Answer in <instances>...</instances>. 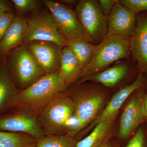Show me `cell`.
<instances>
[{
  "label": "cell",
  "instance_id": "obj_1",
  "mask_svg": "<svg viewBox=\"0 0 147 147\" xmlns=\"http://www.w3.org/2000/svg\"><path fill=\"white\" fill-rule=\"evenodd\" d=\"M66 88L59 70L45 74L28 87L19 90L16 109L26 110L36 115Z\"/></svg>",
  "mask_w": 147,
  "mask_h": 147
},
{
  "label": "cell",
  "instance_id": "obj_2",
  "mask_svg": "<svg viewBox=\"0 0 147 147\" xmlns=\"http://www.w3.org/2000/svg\"><path fill=\"white\" fill-rule=\"evenodd\" d=\"M129 38L125 36L114 35L105 37L96 48L91 61L82 70L78 83L106 69L111 64L131 55Z\"/></svg>",
  "mask_w": 147,
  "mask_h": 147
},
{
  "label": "cell",
  "instance_id": "obj_3",
  "mask_svg": "<svg viewBox=\"0 0 147 147\" xmlns=\"http://www.w3.org/2000/svg\"><path fill=\"white\" fill-rule=\"evenodd\" d=\"M5 59L13 82L20 90L28 87L45 74L26 44L22 43L11 50L6 55Z\"/></svg>",
  "mask_w": 147,
  "mask_h": 147
},
{
  "label": "cell",
  "instance_id": "obj_4",
  "mask_svg": "<svg viewBox=\"0 0 147 147\" xmlns=\"http://www.w3.org/2000/svg\"><path fill=\"white\" fill-rule=\"evenodd\" d=\"M74 114L73 100L62 93L47 104L38 114V120L45 135H59Z\"/></svg>",
  "mask_w": 147,
  "mask_h": 147
},
{
  "label": "cell",
  "instance_id": "obj_5",
  "mask_svg": "<svg viewBox=\"0 0 147 147\" xmlns=\"http://www.w3.org/2000/svg\"><path fill=\"white\" fill-rule=\"evenodd\" d=\"M69 96L74 105V114L85 127L97 117L105 101V92L98 86H81L73 89Z\"/></svg>",
  "mask_w": 147,
  "mask_h": 147
},
{
  "label": "cell",
  "instance_id": "obj_6",
  "mask_svg": "<svg viewBox=\"0 0 147 147\" xmlns=\"http://www.w3.org/2000/svg\"><path fill=\"white\" fill-rule=\"evenodd\" d=\"M28 29L23 44L34 41L53 42L62 47L67 46L50 11L38 9L28 18Z\"/></svg>",
  "mask_w": 147,
  "mask_h": 147
},
{
  "label": "cell",
  "instance_id": "obj_7",
  "mask_svg": "<svg viewBox=\"0 0 147 147\" xmlns=\"http://www.w3.org/2000/svg\"><path fill=\"white\" fill-rule=\"evenodd\" d=\"M76 16L92 43L97 45L105 38L107 32V18L98 1L80 0L76 4Z\"/></svg>",
  "mask_w": 147,
  "mask_h": 147
},
{
  "label": "cell",
  "instance_id": "obj_8",
  "mask_svg": "<svg viewBox=\"0 0 147 147\" xmlns=\"http://www.w3.org/2000/svg\"><path fill=\"white\" fill-rule=\"evenodd\" d=\"M42 2L49 9L59 31L65 40L69 37L80 38L92 43L90 37L79 23L75 11L58 2L50 0Z\"/></svg>",
  "mask_w": 147,
  "mask_h": 147
},
{
  "label": "cell",
  "instance_id": "obj_9",
  "mask_svg": "<svg viewBox=\"0 0 147 147\" xmlns=\"http://www.w3.org/2000/svg\"><path fill=\"white\" fill-rule=\"evenodd\" d=\"M0 116V131L25 133L38 140L45 135L36 115L21 109Z\"/></svg>",
  "mask_w": 147,
  "mask_h": 147
},
{
  "label": "cell",
  "instance_id": "obj_10",
  "mask_svg": "<svg viewBox=\"0 0 147 147\" xmlns=\"http://www.w3.org/2000/svg\"><path fill=\"white\" fill-rule=\"evenodd\" d=\"M147 87L137 90L132 94L122 113L120 121L119 137L121 139L129 137L147 121L144 113V104Z\"/></svg>",
  "mask_w": 147,
  "mask_h": 147
},
{
  "label": "cell",
  "instance_id": "obj_11",
  "mask_svg": "<svg viewBox=\"0 0 147 147\" xmlns=\"http://www.w3.org/2000/svg\"><path fill=\"white\" fill-rule=\"evenodd\" d=\"M129 49L139 73L147 76V11L136 14V24L129 38Z\"/></svg>",
  "mask_w": 147,
  "mask_h": 147
},
{
  "label": "cell",
  "instance_id": "obj_12",
  "mask_svg": "<svg viewBox=\"0 0 147 147\" xmlns=\"http://www.w3.org/2000/svg\"><path fill=\"white\" fill-rule=\"evenodd\" d=\"M26 45L45 74L59 69L63 47L53 42L45 41H34Z\"/></svg>",
  "mask_w": 147,
  "mask_h": 147
},
{
  "label": "cell",
  "instance_id": "obj_13",
  "mask_svg": "<svg viewBox=\"0 0 147 147\" xmlns=\"http://www.w3.org/2000/svg\"><path fill=\"white\" fill-rule=\"evenodd\" d=\"M136 24V14L117 0L107 20L106 36L114 35L130 36Z\"/></svg>",
  "mask_w": 147,
  "mask_h": 147
},
{
  "label": "cell",
  "instance_id": "obj_14",
  "mask_svg": "<svg viewBox=\"0 0 147 147\" xmlns=\"http://www.w3.org/2000/svg\"><path fill=\"white\" fill-rule=\"evenodd\" d=\"M145 87H147V76L139 73L133 82L121 89L113 96L103 111L93 121L91 128L102 121L115 117L127 98L137 90Z\"/></svg>",
  "mask_w": 147,
  "mask_h": 147
},
{
  "label": "cell",
  "instance_id": "obj_15",
  "mask_svg": "<svg viewBox=\"0 0 147 147\" xmlns=\"http://www.w3.org/2000/svg\"><path fill=\"white\" fill-rule=\"evenodd\" d=\"M19 92L7 68L5 57L0 58V116L17 108Z\"/></svg>",
  "mask_w": 147,
  "mask_h": 147
},
{
  "label": "cell",
  "instance_id": "obj_16",
  "mask_svg": "<svg viewBox=\"0 0 147 147\" xmlns=\"http://www.w3.org/2000/svg\"><path fill=\"white\" fill-rule=\"evenodd\" d=\"M28 29V18L16 16L0 40V58L23 43Z\"/></svg>",
  "mask_w": 147,
  "mask_h": 147
},
{
  "label": "cell",
  "instance_id": "obj_17",
  "mask_svg": "<svg viewBox=\"0 0 147 147\" xmlns=\"http://www.w3.org/2000/svg\"><path fill=\"white\" fill-rule=\"evenodd\" d=\"M82 71L77 58L72 50L68 46L63 47L59 73L66 86L77 82Z\"/></svg>",
  "mask_w": 147,
  "mask_h": 147
},
{
  "label": "cell",
  "instance_id": "obj_18",
  "mask_svg": "<svg viewBox=\"0 0 147 147\" xmlns=\"http://www.w3.org/2000/svg\"><path fill=\"white\" fill-rule=\"evenodd\" d=\"M132 68L129 64H121L90 76L84 82L92 81L100 84L104 86L110 88L116 86L126 77Z\"/></svg>",
  "mask_w": 147,
  "mask_h": 147
},
{
  "label": "cell",
  "instance_id": "obj_19",
  "mask_svg": "<svg viewBox=\"0 0 147 147\" xmlns=\"http://www.w3.org/2000/svg\"><path fill=\"white\" fill-rule=\"evenodd\" d=\"M67 46L75 54L78 60L80 68L83 69L91 61L96 48V45L88 40L77 37L66 38Z\"/></svg>",
  "mask_w": 147,
  "mask_h": 147
},
{
  "label": "cell",
  "instance_id": "obj_20",
  "mask_svg": "<svg viewBox=\"0 0 147 147\" xmlns=\"http://www.w3.org/2000/svg\"><path fill=\"white\" fill-rule=\"evenodd\" d=\"M115 117L102 121L94 126L88 136L76 143V147H96L103 141L110 131Z\"/></svg>",
  "mask_w": 147,
  "mask_h": 147
},
{
  "label": "cell",
  "instance_id": "obj_21",
  "mask_svg": "<svg viewBox=\"0 0 147 147\" xmlns=\"http://www.w3.org/2000/svg\"><path fill=\"white\" fill-rule=\"evenodd\" d=\"M36 142L25 133L0 131V147H35Z\"/></svg>",
  "mask_w": 147,
  "mask_h": 147
},
{
  "label": "cell",
  "instance_id": "obj_22",
  "mask_svg": "<svg viewBox=\"0 0 147 147\" xmlns=\"http://www.w3.org/2000/svg\"><path fill=\"white\" fill-rule=\"evenodd\" d=\"M76 143L68 135H44L37 140L35 147H76Z\"/></svg>",
  "mask_w": 147,
  "mask_h": 147
},
{
  "label": "cell",
  "instance_id": "obj_23",
  "mask_svg": "<svg viewBox=\"0 0 147 147\" xmlns=\"http://www.w3.org/2000/svg\"><path fill=\"white\" fill-rule=\"evenodd\" d=\"M15 9L19 14L39 9L40 3L36 0H11Z\"/></svg>",
  "mask_w": 147,
  "mask_h": 147
},
{
  "label": "cell",
  "instance_id": "obj_24",
  "mask_svg": "<svg viewBox=\"0 0 147 147\" xmlns=\"http://www.w3.org/2000/svg\"><path fill=\"white\" fill-rule=\"evenodd\" d=\"M147 136L146 129L141 125L134 132L125 147H147Z\"/></svg>",
  "mask_w": 147,
  "mask_h": 147
},
{
  "label": "cell",
  "instance_id": "obj_25",
  "mask_svg": "<svg viewBox=\"0 0 147 147\" xmlns=\"http://www.w3.org/2000/svg\"><path fill=\"white\" fill-rule=\"evenodd\" d=\"M16 17L13 10L0 12V40Z\"/></svg>",
  "mask_w": 147,
  "mask_h": 147
},
{
  "label": "cell",
  "instance_id": "obj_26",
  "mask_svg": "<svg viewBox=\"0 0 147 147\" xmlns=\"http://www.w3.org/2000/svg\"><path fill=\"white\" fill-rule=\"evenodd\" d=\"M120 2L136 14L147 11V0H121Z\"/></svg>",
  "mask_w": 147,
  "mask_h": 147
},
{
  "label": "cell",
  "instance_id": "obj_27",
  "mask_svg": "<svg viewBox=\"0 0 147 147\" xmlns=\"http://www.w3.org/2000/svg\"><path fill=\"white\" fill-rule=\"evenodd\" d=\"M117 0H100L98 1L99 5L102 12L107 18L110 15L114 6L117 2Z\"/></svg>",
  "mask_w": 147,
  "mask_h": 147
},
{
  "label": "cell",
  "instance_id": "obj_28",
  "mask_svg": "<svg viewBox=\"0 0 147 147\" xmlns=\"http://www.w3.org/2000/svg\"><path fill=\"white\" fill-rule=\"evenodd\" d=\"M11 10H13L7 1L0 0V12L4 11Z\"/></svg>",
  "mask_w": 147,
  "mask_h": 147
},
{
  "label": "cell",
  "instance_id": "obj_29",
  "mask_svg": "<svg viewBox=\"0 0 147 147\" xmlns=\"http://www.w3.org/2000/svg\"><path fill=\"white\" fill-rule=\"evenodd\" d=\"M61 2L65 5H73L77 2V1L74 0H62Z\"/></svg>",
  "mask_w": 147,
  "mask_h": 147
},
{
  "label": "cell",
  "instance_id": "obj_30",
  "mask_svg": "<svg viewBox=\"0 0 147 147\" xmlns=\"http://www.w3.org/2000/svg\"><path fill=\"white\" fill-rule=\"evenodd\" d=\"M144 109L145 117L147 121V92L145 96L144 100Z\"/></svg>",
  "mask_w": 147,
  "mask_h": 147
},
{
  "label": "cell",
  "instance_id": "obj_31",
  "mask_svg": "<svg viewBox=\"0 0 147 147\" xmlns=\"http://www.w3.org/2000/svg\"><path fill=\"white\" fill-rule=\"evenodd\" d=\"M96 147H112V146L110 142H108V140L105 139V141H103L102 143Z\"/></svg>",
  "mask_w": 147,
  "mask_h": 147
},
{
  "label": "cell",
  "instance_id": "obj_32",
  "mask_svg": "<svg viewBox=\"0 0 147 147\" xmlns=\"http://www.w3.org/2000/svg\"><path fill=\"white\" fill-rule=\"evenodd\" d=\"M147 127H146V129H147V132L146 133H147V125H146Z\"/></svg>",
  "mask_w": 147,
  "mask_h": 147
}]
</instances>
